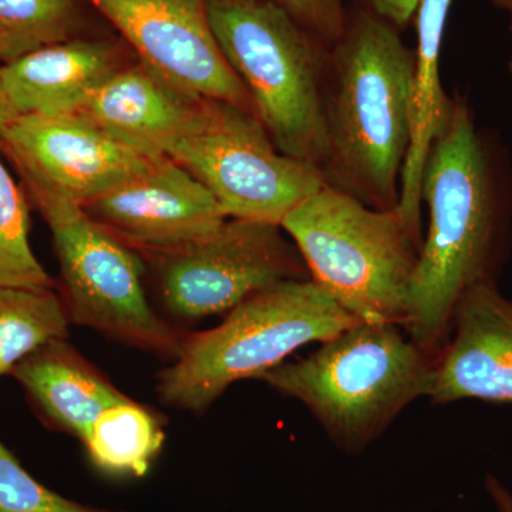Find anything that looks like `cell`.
<instances>
[{"mask_svg":"<svg viewBox=\"0 0 512 512\" xmlns=\"http://www.w3.org/2000/svg\"><path fill=\"white\" fill-rule=\"evenodd\" d=\"M429 210L403 329L437 356L464 293L497 284L512 227V171L504 150L476 126L467 97H454L424 165Z\"/></svg>","mask_w":512,"mask_h":512,"instance_id":"1","label":"cell"},{"mask_svg":"<svg viewBox=\"0 0 512 512\" xmlns=\"http://www.w3.org/2000/svg\"><path fill=\"white\" fill-rule=\"evenodd\" d=\"M414 49L400 30L366 10L349 13L330 46L323 86L326 185L367 207L399 204L412 143Z\"/></svg>","mask_w":512,"mask_h":512,"instance_id":"2","label":"cell"},{"mask_svg":"<svg viewBox=\"0 0 512 512\" xmlns=\"http://www.w3.org/2000/svg\"><path fill=\"white\" fill-rule=\"evenodd\" d=\"M434 359L400 323L360 322L259 380L301 402L340 450L360 454L427 397Z\"/></svg>","mask_w":512,"mask_h":512,"instance_id":"3","label":"cell"},{"mask_svg":"<svg viewBox=\"0 0 512 512\" xmlns=\"http://www.w3.org/2000/svg\"><path fill=\"white\" fill-rule=\"evenodd\" d=\"M360 323L312 279H295L249 296L220 325L188 333L180 355L157 376L161 403L201 414L232 384L261 379L309 343Z\"/></svg>","mask_w":512,"mask_h":512,"instance_id":"4","label":"cell"},{"mask_svg":"<svg viewBox=\"0 0 512 512\" xmlns=\"http://www.w3.org/2000/svg\"><path fill=\"white\" fill-rule=\"evenodd\" d=\"M225 59L279 151L322 168L323 86L330 46L266 0H205Z\"/></svg>","mask_w":512,"mask_h":512,"instance_id":"5","label":"cell"},{"mask_svg":"<svg viewBox=\"0 0 512 512\" xmlns=\"http://www.w3.org/2000/svg\"><path fill=\"white\" fill-rule=\"evenodd\" d=\"M309 278L360 322L400 323L421 241L397 208L376 210L325 185L281 222Z\"/></svg>","mask_w":512,"mask_h":512,"instance_id":"6","label":"cell"},{"mask_svg":"<svg viewBox=\"0 0 512 512\" xmlns=\"http://www.w3.org/2000/svg\"><path fill=\"white\" fill-rule=\"evenodd\" d=\"M52 232L70 322L174 362L187 330L160 318L147 299L143 259L76 202L26 185Z\"/></svg>","mask_w":512,"mask_h":512,"instance_id":"7","label":"cell"},{"mask_svg":"<svg viewBox=\"0 0 512 512\" xmlns=\"http://www.w3.org/2000/svg\"><path fill=\"white\" fill-rule=\"evenodd\" d=\"M214 195L227 218L281 225L325 187L315 165L278 150L251 111L205 99L194 126L164 150Z\"/></svg>","mask_w":512,"mask_h":512,"instance_id":"8","label":"cell"},{"mask_svg":"<svg viewBox=\"0 0 512 512\" xmlns=\"http://www.w3.org/2000/svg\"><path fill=\"white\" fill-rule=\"evenodd\" d=\"M281 225L227 218L187 247L150 255L165 311L198 322L227 315L249 296L309 278L301 254Z\"/></svg>","mask_w":512,"mask_h":512,"instance_id":"9","label":"cell"},{"mask_svg":"<svg viewBox=\"0 0 512 512\" xmlns=\"http://www.w3.org/2000/svg\"><path fill=\"white\" fill-rule=\"evenodd\" d=\"M0 144L25 185L80 207L146 173L163 157L128 146L79 114H19L0 131Z\"/></svg>","mask_w":512,"mask_h":512,"instance_id":"10","label":"cell"},{"mask_svg":"<svg viewBox=\"0 0 512 512\" xmlns=\"http://www.w3.org/2000/svg\"><path fill=\"white\" fill-rule=\"evenodd\" d=\"M140 62L185 92L251 111L247 87L225 59L205 0H90Z\"/></svg>","mask_w":512,"mask_h":512,"instance_id":"11","label":"cell"},{"mask_svg":"<svg viewBox=\"0 0 512 512\" xmlns=\"http://www.w3.org/2000/svg\"><path fill=\"white\" fill-rule=\"evenodd\" d=\"M83 208L121 241L148 255L187 247L227 220L214 195L164 156L146 173Z\"/></svg>","mask_w":512,"mask_h":512,"instance_id":"12","label":"cell"},{"mask_svg":"<svg viewBox=\"0 0 512 512\" xmlns=\"http://www.w3.org/2000/svg\"><path fill=\"white\" fill-rule=\"evenodd\" d=\"M427 399L512 406V301L497 284L478 285L461 296L450 339L434 359Z\"/></svg>","mask_w":512,"mask_h":512,"instance_id":"13","label":"cell"},{"mask_svg":"<svg viewBox=\"0 0 512 512\" xmlns=\"http://www.w3.org/2000/svg\"><path fill=\"white\" fill-rule=\"evenodd\" d=\"M204 100L138 60L110 76L76 114L128 146L160 157L194 126Z\"/></svg>","mask_w":512,"mask_h":512,"instance_id":"14","label":"cell"},{"mask_svg":"<svg viewBox=\"0 0 512 512\" xmlns=\"http://www.w3.org/2000/svg\"><path fill=\"white\" fill-rule=\"evenodd\" d=\"M121 67L119 52L111 43L70 39L3 64L0 76L18 116H64L82 109Z\"/></svg>","mask_w":512,"mask_h":512,"instance_id":"15","label":"cell"},{"mask_svg":"<svg viewBox=\"0 0 512 512\" xmlns=\"http://www.w3.org/2000/svg\"><path fill=\"white\" fill-rule=\"evenodd\" d=\"M10 376L47 427L82 443L97 417L128 397L67 339L46 343Z\"/></svg>","mask_w":512,"mask_h":512,"instance_id":"16","label":"cell"},{"mask_svg":"<svg viewBox=\"0 0 512 512\" xmlns=\"http://www.w3.org/2000/svg\"><path fill=\"white\" fill-rule=\"evenodd\" d=\"M451 2L453 0H420L413 19L417 36L414 49L413 133L396 208L421 241L424 165L434 140L446 126L454 101L444 92L440 80L441 43Z\"/></svg>","mask_w":512,"mask_h":512,"instance_id":"17","label":"cell"},{"mask_svg":"<svg viewBox=\"0 0 512 512\" xmlns=\"http://www.w3.org/2000/svg\"><path fill=\"white\" fill-rule=\"evenodd\" d=\"M165 419L147 404L127 397L97 417L83 446L101 473L111 477L146 476L160 456Z\"/></svg>","mask_w":512,"mask_h":512,"instance_id":"18","label":"cell"},{"mask_svg":"<svg viewBox=\"0 0 512 512\" xmlns=\"http://www.w3.org/2000/svg\"><path fill=\"white\" fill-rule=\"evenodd\" d=\"M69 313L53 289H0V377L46 343L69 339Z\"/></svg>","mask_w":512,"mask_h":512,"instance_id":"19","label":"cell"},{"mask_svg":"<svg viewBox=\"0 0 512 512\" xmlns=\"http://www.w3.org/2000/svg\"><path fill=\"white\" fill-rule=\"evenodd\" d=\"M77 26L76 0H0V62L66 42Z\"/></svg>","mask_w":512,"mask_h":512,"instance_id":"20","label":"cell"},{"mask_svg":"<svg viewBox=\"0 0 512 512\" xmlns=\"http://www.w3.org/2000/svg\"><path fill=\"white\" fill-rule=\"evenodd\" d=\"M29 202L0 158V289H53L29 242Z\"/></svg>","mask_w":512,"mask_h":512,"instance_id":"21","label":"cell"},{"mask_svg":"<svg viewBox=\"0 0 512 512\" xmlns=\"http://www.w3.org/2000/svg\"><path fill=\"white\" fill-rule=\"evenodd\" d=\"M0 512H117L67 500L30 476L0 440Z\"/></svg>","mask_w":512,"mask_h":512,"instance_id":"22","label":"cell"},{"mask_svg":"<svg viewBox=\"0 0 512 512\" xmlns=\"http://www.w3.org/2000/svg\"><path fill=\"white\" fill-rule=\"evenodd\" d=\"M286 10L303 28L332 46L345 32L349 12L345 0H266Z\"/></svg>","mask_w":512,"mask_h":512,"instance_id":"23","label":"cell"},{"mask_svg":"<svg viewBox=\"0 0 512 512\" xmlns=\"http://www.w3.org/2000/svg\"><path fill=\"white\" fill-rule=\"evenodd\" d=\"M359 9L386 20L402 30L413 22L420 0H356Z\"/></svg>","mask_w":512,"mask_h":512,"instance_id":"24","label":"cell"},{"mask_svg":"<svg viewBox=\"0 0 512 512\" xmlns=\"http://www.w3.org/2000/svg\"><path fill=\"white\" fill-rule=\"evenodd\" d=\"M484 487L498 512H512L511 491L497 477L488 474L485 477Z\"/></svg>","mask_w":512,"mask_h":512,"instance_id":"25","label":"cell"},{"mask_svg":"<svg viewBox=\"0 0 512 512\" xmlns=\"http://www.w3.org/2000/svg\"><path fill=\"white\" fill-rule=\"evenodd\" d=\"M16 116H18V113L10 104L8 94H6L5 87H3L2 76H0V131L8 126Z\"/></svg>","mask_w":512,"mask_h":512,"instance_id":"26","label":"cell"},{"mask_svg":"<svg viewBox=\"0 0 512 512\" xmlns=\"http://www.w3.org/2000/svg\"><path fill=\"white\" fill-rule=\"evenodd\" d=\"M495 9L501 10L508 19V29H510L512 39V0H491ZM508 70L512 77V50L510 62H508Z\"/></svg>","mask_w":512,"mask_h":512,"instance_id":"27","label":"cell"}]
</instances>
